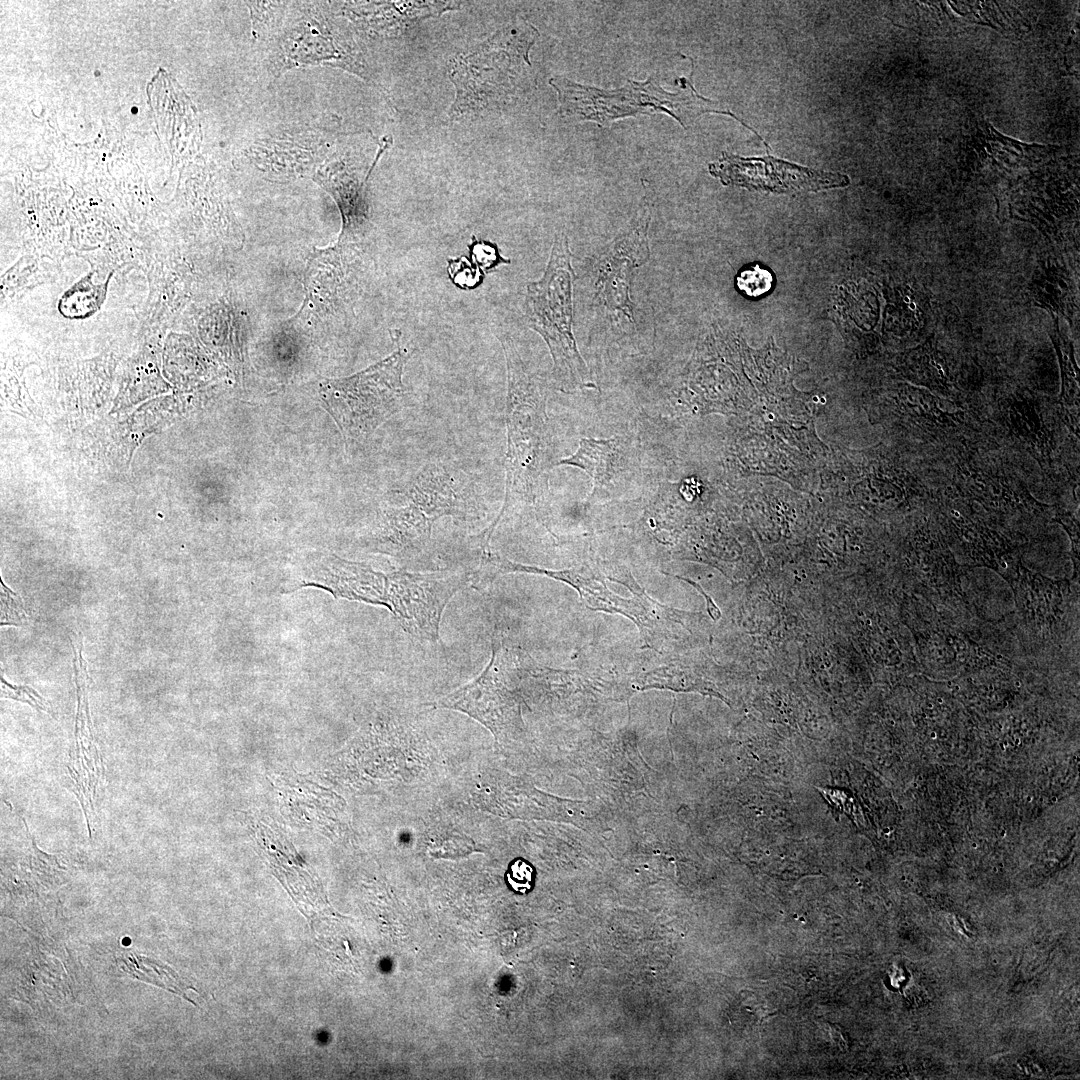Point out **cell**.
I'll return each instance as SVG.
<instances>
[{
	"mask_svg": "<svg viewBox=\"0 0 1080 1080\" xmlns=\"http://www.w3.org/2000/svg\"><path fill=\"white\" fill-rule=\"evenodd\" d=\"M1001 421L1010 435L1019 440L1043 466L1050 464L1054 440L1032 397L1016 393L999 404Z\"/></svg>",
	"mask_w": 1080,
	"mask_h": 1080,
	"instance_id": "9a60e30c",
	"label": "cell"
},
{
	"mask_svg": "<svg viewBox=\"0 0 1080 1080\" xmlns=\"http://www.w3.org/2000/svg\"><path fill=\"white\" fill-rule=\"evenodd\" d=\"M413 352L398 347L352 376L321 384V400L347 443L363 442L402 408L403 372Z\"/></svg>",
	"mask_w": 1080,
	"mask_h": 1080,
	"instance_id": "ba28073f",
	"label": "cell"
},
{
	"mask_svg": "<svg viewBox=\"0 0 1080 1080\" xmlns=\"http://www.w3.org/2000/svg\"><path fill=\"white\" fill-rule=\"evenodd\" d=\"M376 164L363 170L346 160H330L320 167L314 179L335 199L342 215L340 242L352 243L369 228L367 183Z\"/></svg>",
	"mask_w": 1080,
	"mask_h": 1080,
	"instance_id": "4fadbf2b",
	"label": "cell"
},
{
	"mask_svg": "<svg viewBox=\"0 0 1080 1080\" xmlns=\"http://www.w3.org/2000/svg\"><path fill=\"white\" fill-rule=\"evenodd\" d=\"M1 696L3 698L26 703L39 711H44L54 716L50 705L35 689L28 685L11 684L7 682L2 675Z\"/></svg>",
	"mask_w": 1080,
	"mask_h": 1080,
	"instance_id": "603a6c76",
	"label": "cell"
},
{
	"mask_svg": "<svg viewBox=\"0 0 1080 1080\" xmlns=\"http://www.w3.org/2000/svg\"><path fill=\"white\" fill-rule=\"evenodd\" d=\"M532 879L533 869L527 862L522 859H517L510 864L507 872V881L514 891L526 893L531 888Z\"/></svg>",
	"mask_w": 1080,
	"mask_h": 1080,
	"instance_id": "484cf974",
	"label": "cell"
},
{
	"mask_svg": "<svg viewBox=\"0 0 1080 1080\" xmlns=\"http://www.w3.org/2000/svg\"><path fill=\"white\" fill-rule=\"evenodd\" d=\"M397 496L399 503L382 512L372 535L375 550L396 557L422 552L440 518L464 520L478 511L471 480L445 463L422 466Z\"/></svg>",
	"mask_w": 1080,
	"mask_h": 1080,
	"instance_id": "3957f363",
	"label": "cell"
},
{
	"mask_svg": "<svg viewBox=\"0 0 1080 1080\" xmlns=\"http://www.w3.org/2000/svg\"><path fill=\"white\" fill-rule=\"evenodd\" d=\"M470 253L472 258L479 263V267L487 271L499 264L510 263L509 260L504 259L499 255L496 246L482 240H477L475 236L472 237Z\"/></svg>",
	"mask_w": 1080,
	"mask_h": 1080,
	"instance_id": "d4e9b609",
	"label": "cell"
},
{
	"mask_svg": "<svg viewBox=\"0 0 1080 1080\" xmlns=\"http://www.w3.org/2000/svg\"><path fill=\"white\" fill-rule=\"evenodd\" d=\"M709 172L724 185L775 193L818 191L849 184L845 175L816 171L772 156L744 158L726 152L709 164Z\"/></svg>",
	"mask_w": 1080,
	"mask_h": 1080,
	"instance_id": "8fae6325",
	"label": "cell"
},
{
	"mask_svg": "<svg viewBox=\"0 0 1080 1080\" xmlns=\"http://www.w3.org/2000/svg\"><path fill=\"white\" fill-rule=\"evenodd\" d=\"M510 664L508 650L493 641L490 661L475 679L428 705L466 713L497 741L503 740L511 733L517 716L510 688Z\"/></svg>",
	"mask_w": 1080,
	"mask_h": 1080,
	"instance_id": "9c48e42d",
	"label": "cell"
},
{
	"mask_svg": "<svg viewBox=\"0 0 1080 1080\" xmlns=\"http://www.w3.org/2000/svg\"><path fill=\"white\" fill-rule=\"evenodd\" d=\"M906 391L903 400L905 414L925 432L955 431L964 424L963 413L957 411L952 402L942 400L924 389L907 388Z\"/></svg>",
	"mask_w": 1080,
	"mask_h": 1080,
	"instance_id": "ac0fdd59",
	"label": "cell"
},
{
	"mask_svg": "<svg viewBox=\"0 0 1080 1080\" xmlns=\"http://www.w3.org/2000/svg\"><path fill=\"white\" fill-rule=\"evenodd\" d=\"M568 238L558 233L543 276L527 284L525 316L528 326L545 341L552 360L553 378L564 392L592 388L589 369L573 334V283Z\"/></svg>",
	"mask_w": 1080,
	"mask_h": 1080,
	"instance_id": "8992f818",
	"label": "cell"
},
{
	"mask_svg": "<svg viewBox=\"0 0 1080 1080\" xmlns=\"http://www.w3.org/2000/svg\"><path fill=\"white\" fill-rule=\"evenodd\" d=\"M475 576L470 570L385 573L331 556L310 568L297 588L315 586L335 598L385 606L412 636L437 642L445 607L456 593L477 582Z\"/></svg>",
	"mask_w": 1080,
	"mask_h": 1080,
	"instance_id": "6da1fadb",
	"label": "cell"
},
{
	"mask_svg": "<svg viewBox=\"0 0 1080 1080\" xmlns=\"http://www.w3.org/2000/svg\"><path fill=\"white\" fill-rule=\"evenodd\" d=\"M501 344L507 369L505 496L498 516L481 533L484 546H489L506 515L536 503L548 472L555 467L546 383L527 365L511 338H501Z\"/></svg>",
	"mask_w": 1080,
	"mask_h": 1080,
	"instance_id": "7a4b0ae2",
	"label": "cell"
},
{
	"mask_svg": "<svg viewBox=\"0 0 1080 1080\" xmlns=\"http://www.w3.org/2000/svg\"><path fill=\"white\" fill-rule=\"evenodd\" d=\"M537 37V29L519 17L453 58L448 68L455 88L450 118L510 102L527 82L531 70L528 54Z\"/></svg>",
	"mask_w": 1080,
	"mask_h": 1080,
	"instance_id": "5b68a950",
	"label": "cell"
},
{
	"mask_svg": "<svg viewBox=\"0 0 1080 1080\" xmlns=\"http://www.w3.org/2000/svg\"><path fill=\"white\" fill-rule=\"evenodd\" d=\"M368 5L358 8V13L350 11L362 22L368 23L376 20L377 26L385 30L398 31L410 24L424 18L439 16L442 13L455 10L459 5L454 2H384L367 3Z\"/></svg>",
	"mask_w": 1080,
	"mask_h": 1080,
	"instance_id": "e0dca14e",
	"label": "cell"
},
{
	"mask_svg": "<svg viewBox=\"0 0 1080 1080\" xmlns=\"http://www.w3.org/2000/svg\"><path fill=\"white\" fill-rule=\"evenodd\" d=\"M650 214L643 209L633 227L614 240L595 264V297L615 321L634 323L631 285L638 269L650 257L647 239Z\"/></svg>",
	"mask_w": 1080,
	"mask_h": 1080,
	"instance_id": "30bf717a",
	"label": "cell"
},
{
	"mask_svg": "<svg viewBox=\"0 0 1080 1080\" xmlns=\"http://www.w3.org/2000/svg\"><path fill=\"white\" fill-rule=\"evenodd\" d=\"M911 376L915 382L944 396H951L953 380L944 355L927 342L918 348L911 359Z\"/></svg>",
	"mask_w": 1080,
	"mask_h": 1080,
	"instance_id": "ffe728a7",
	"label": "cell"
},
{
	"mask_svg": "<svg viewBox=\"0 0 1080 1080\" xmlns=\"http://www.w3.org/2000/svg\"><path fill=\"white\" fill-rule=\"evenodd\" d=\"M1061 369V393L1059 396L1060 418L1068 429L1079 438V370L1076 365L1073 347L1061 336L1054 338Z\"/></svg>",
	"mask_w": 1080,
	"mask_h": 1080,
	"instance_id": "d6986e66",
	"label": "cell"
},
{
	"mask_svg": "<svg viewBox=\"0 0 1080 1080\" xmlns=\"http://www.w3.org/2000/svg\"><path fill=\"white\" fill-rule=\"evenodd\" d=\"M105 292V287L93 285L86 277L64 294L59 302V311L69 318L86 317L100 307Z\"/></svg>",
	"mask_w": 1080,
	"mask_h": 1080,
	"instance_id": "44dd1931",
	"label": "cell"
},
{
	"mask_svg": "<svg viewBox=\"0 0 1080 1080\" xmlns=\"http://www.w3.org/2000/svg\"><path fill=\"white\" fill-rule=\"evenodd\" d=\"M624 454L619 440L613 438L583 437L577 450L556 466H572L583 470L593 481L591 496L606 489L622 470Z\"/></svg>",
	"mask_w": 1080,
	"mask_h": 1080,
	"instance_id": "2e32d148",
	"label": "cell"
},
{
	"mask_svg": "<svg viewBox=\"0 0 1080 1080\" xmlns=\"http://www.w3.org/2000/svg\"><path fill=\"white\" fill-rule=\"evenodd\" d=\"M254 31L266 43L275 73L306 65H330L367 79V66L353 38L319 3H259L251 6Z\"/></svg>",
	"mask_w": 1080,
	"mask_h": 1080,
	"instance_id": "277c9868",
	"label": "cell"
},
{
	"mask_svg": "<svg viewBox=\"0 0 1080 1080\" xmlns=\"http://www.w3.org/2000/svg\"><path fill=\"white\" fill-rule=\"evenodd\" d=\"M692 76L693 70L690 77L680 78V89L676 93L664 90L653 78L644 82L628 81L626 86L614 90L582 85L563 77L551 78L549 83L557 92L558 108L562 115L600 125H609L624 117L658 112L667 113L684 128L704 113L727 114L745 125L719 102L699 95L694 89Z\"/></svg>",
	"mask_w": 1080,
	"mask_h": 1080,
	"instance_id": "52a82bcc",
	"label": "cell"
},
{
	"mask_svg": "<svg viewBox=\"0 0 1080 1080\" xmlns=\"http://www.w3.org/2000/svg\"><path fill=\"white\" fill-rule=\"evenodd\" d=\"M773 276L769 270L758 264L741 270L736 277V286L748 297H759L770 291Z\"/></svg>",
	"mask_w": 1080,
	"mask_h": 1080,
	"instance_id": "7402d4cb",
	"label": "cell"
},
{
	"mask_svg": "<svg viewBox=\"0 0 1080 1080\" xmlns=\"http://www.w3.org/2000/svg\"><path fill=\"white\" fill-rule=\"evenodd\" d=\"M27 622L20 597L1 580V625L21 626Z\"/></svg>",
	"mask_w": 1080,
	"mask_h": 1080,
	"instance_id": "cb8c5ba5",
	"label": "cell"
},
{
	"mask_svg": "<svg viewBox=\"0 0 1080 1080\" xmlns=\"http://www.w3.org/2000/svg\"><path fill=\"white\" fill-rule=\"evenodd\" d=\"M73 667L77 687V713L73 743L66 763V786L76 796L87 824L89 836L96 828V803L104 779L105 768L95 742L88 703L86 662L82 654L74 656Z\"/></svg>",
	"mask_w": 1080,
	"mask_h": 1080,
	"instance_id": "7c38bea8",
	"label": "cell"
},
{
	"mask_svg": "<svg viewBox=\"0 0 1080 1080\" xmlns=\"http://www.w3.org/2000/svg\"><path fill=\"white\" fill-rule=\"evenodd\" d=\"M956 470L953 479L958 491L988 508L1042 511L1049 507L1037 501L1027 486L1013 476L989 471L965 459L957 463Z\"/></svg>",
	"mask_w": 1080,
	"mask_h": 1080,
	"instance_id": "5bb4252c",
	"label": "cell"
}]
</instances>
